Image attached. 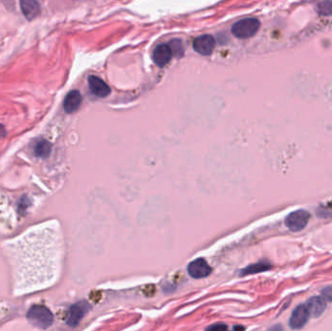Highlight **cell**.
Returning <instances> with one entry per match:
<instances>
[{"label": "cell", "mask_w": 332, "mask_h": 331, "mask_svg": "<svg viewBox=\"0 0 332 331\" xmlns=\"http://www.w3.org/2000/svg\"><path fill=\"white\" fill-rule=\"evenodd\" d=\"M27 319L33 327L47 330L54 323V316L49 308L42 305H33L27 313Z\"/></svg>", "instance_id": "cell-1"}, {"label": "cell", "mask_w": 332, "mask_h": 331, "mask_svg": "<svg viewBox=\"0 0 332 331\" xmlns=\"http://www.w3.org/2000/svg\"><path fill=\"white\" fill-rule=\"evenodd\" d=\"M260 23L257 19L247 18L237 22L231 28L232 34L241 39H246L253 36L259 29Z\"/></svg>", "instance_id": "cell-2"}, {"label": "cell", "mask_w": 332, "mask_h": 331, "mask_svg": "<svg viewBox=\"0 0 332 331\" xmlns=\"http://www.w3.org/2000/svg\"><path fill=\"white\" fill-rule=\"evenodd\" d=\"M310 220V214L305 210H297L286 218L287 227L293 232L301 231L306 227Z\"/></svg>", "instance_id": "cell-3"}, {"label": "cell", "mask_w": 332, "mask_h": 331, "mask_svg": "<svg viewBox=\"0 0 332 331\" xmlns=\"http://www.w3.org/2000/svg\"><path fill=\"white\" fill-rule=\"evenodd\" d=\"M90 306L86 301H80L78 303L73 304L68 311V315L66 318V324L69 327H77L84 315L89 311Z\"/></svg>", "instance_id": "cell-4"}, {"label": "cell", "mask_w": 332, "mask_h": 331, "mask_svg": "<svg viewBox=\"0 0 332 331\" xmlns=\"http://www.w3.org/2000/svg\"><path fill=\"white\" fill-rule=\"evenodd\" d=\"M188 272L194 279H203L212 273V268L205 259L197 258L189 264Z\"/></svg>", "instance_id": "cell-5"}, {"label": "cell", "mask_w": 332, "mask_h": 331, "mask_svg": "<svg viewBox=\"0 0 332 331\" xmlns=\"http://www.w3.org/2000/svg\"><path fill=\"white\" fill-rule=\"evenodd\" d=\"M310 319V314L305 305H298L292 312L290 319V327L294 331L303 329Z\"/></svg>", "instance_id": "cell-6"}, {"label": "cell", "mask_w": 332, "mask_h": 331, "mask_svg": "<svg viewBox=\"0 0 332 331\" xmlns=\"http://www.w3.org/2000/svg\"><path fill=\"white\" fill-rule=\"evenodd\" d=\"M216 41L211 35H202L194 41V49L202 55H210L215 48Z\"/></svg>", "instance_id": "cell-7"}, {"label": "cell", "mask_w": 332, "mask_h": 331, "mask_svg": "<svg viewBox=\"0 0 332 331\" xmlns=\"http://www.w3.org/2000/svg\"><path fill=\"white\" fill-rule=\"evenodd\" d=\"M87 82L90 91L97 97H106L111 92L109 85L96 76H89Z\"/></svg>", "instance_id": "cell-8"}, {"label": "cell", "mask_w": 332, "mask_h": 331, "mask_svg": "<svg viewBox=\"0 0 332 331\" xmlns=\"http://www.w3.org/2000/svg\"><path fill=\"white\" fill-rule=\"evenodd\" d=\"M173 53L169 47V45L163 44L158 46L154 53H153V59L155 63L160 67H165L166 64L170 61L172 58Z\"/></svg>", "instance_id": "cell-9"}, {"label": "cell", "mask_w": 332, "mask_h": 331, "mask_svg": "<svg viewBox=\"0 0 332 331\" xmlns=\"http://www.w3.org/2000/svg\"><path fill=\"white\" fill-rule=\"evenodd\" d=\"M305 306L310 314V317H313V318L321 317L327 308L326 301L322 297H319V296L311 297L306 302Z\"/></svg>", "instance_id": "cell-10"}, {"label": "cell", "mask_w": 332, "mask_h": 331, "mask_svg": "<svg viewBox=\"0 0 332 331\" xmlns=\"http://www.w3.org/2000/svg\"><path fill=\"white\" fill-rule=\"evenodd\" d=\"M82 103V95L79 90H71L64 98L63 108L66 113L76 112Z\"/></svg>", "instance_id": "cell-11"}, {"label": "cell", "mask_w": 332, "mask_h": 331, "mask_svg": "<svg viewBox=\"0 0 332 331\" xmlns=\"http://www.w3.org/2000/svg\"><path fill=\"white\" fill-rule=\"evenodd\" d=\"M21 9L28 20H33L40 14V4L36 1L24 0L21 2Z\"/></svg>", "instance_id": "cell-12"}, {"label": "cell", "mask_w": 332, "mask_h": 331, "mask_svg": "<svg viewBox=\"0 0 332 331\" xmlns=\"http://www.w3.org/2000/svg\"><path fill=\"white\" fill-rule=\"evenodd\" d=\"M51 151H52V144L47 140H40L39 142H37L34 148V153L36 157L42 158V159L49 157V155L51 154Z\"/></svg>", "instance_id": "cell-13"}, {"label": "cell", "mask_w": 332, "mask_h": 331, "mask_svg": "<svg viewBox=\"0 0 332 331\" xmlns=\"http://www.w3.org/2000/svg\"><path fill=\"white\" fill-rule=\"evenodd\" d=\"M271 268V265L268 262L261 261L252 265H249L247 268H245L242 272L241 275H249V274H255L259 272H263L266 270H269Z\"/></svg>", "instance_id": "cell-14"}, {"label": "cell", "mask_w": 332, "mask_h": 331, "mask_svg": "<svg viewBox=\"0 0 332 331\" xmlns=\"http://www.w3.org/2000/svg\"><path fill=\"white\" fill-rule=\"evenodd\" d=\"M318 12L324 16H330L332 14V1H325L318 4Z\"/></svg>", "instance_id": "cell-15"}, {"label": "cell", "mask_w": 332, "mask_h": 331, "mask_svg": "<svg viewBox=\"0 0 332 331\" xmlns=\"http://www.w3.org/2000/svg\"><path fill=\"white\" fill-rule=\"evenodd\" d=\"M169 47H170V49H171V51H172V53H173L174 55L180 56L184 53V51H183V44H182V42L180 41V40H174V41L170 42Z\"/></svg>", "instance_id": "cell-16"}, {"label": "cell", "mask_w": 332, "mask_h": 331, "mask_svg": "<svg viewBox=\"0 0 332 331\" xmlns=\"http://www.w3.org/2000/svg\"><path fill=\"white\" fill-rule=\"evenodd\" d=\"M322 298L325 301L332 302V287H327L322 290Z\"/></svg>", "instance_id": "cell-17"}, {"label": "cell", "mask_w": 332, "mask_h": 331, "mask_svg": "<svg viewBox=\"0 0 332 331\" xmlns=\"http://www.w3.org/2000/svg\"><path fill=\"white\" fill-rule=\"evenodd\" d=\"M227 327L223 324H217L208 329L207 331H226Z\"/></svg>", "instance_id": "cell-18"}, {"label": "cell", "mask_w": 332, "mask_h": 331, "mask_svg": "<svg viewBox=\"0 0 332 331\" xmlns=\"http://www.w3.org/2000/svg\"><path fill=\"white\" fill-rule=\"evenodd\" d=\"M5 135H6V129L2 124H0V138H3Z\"/></svg>", "instance_id": "cell-19"}, {"label": "cell", "mask_w": 332, "mask_h": 331, "mask_svg": "<svg viewBox=\"0 0 332 331\" xmlns=\"http://www.w3.org/2000/svg\"><path fill=\"white\" fill-rule=\"evenodd\" d=\"M269 331H283V329H282L281 326H275Z\"/></svg>", "instance_id": "cell-20"}, {"label": "cell", "mask_w": 332, "mask_h": 331, "mask_svg": "<svg viewBox=\"0 0 332 331\" xmlns=\"http://www.w3.org/2000/svg\"><path fill=\"white\" fill-rule=\"evenodd\" d=\"M234 331H244V328H242V327H235L234 328Z\"/></svg>", "instance_id": "cell-21"}]
</instances>
